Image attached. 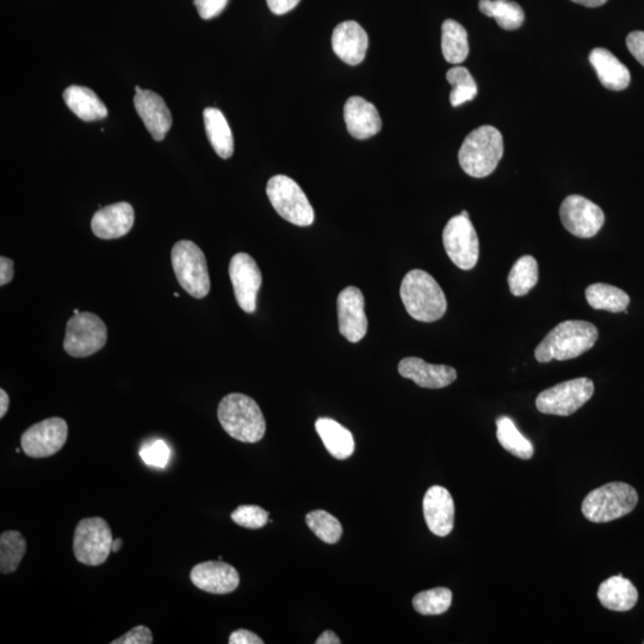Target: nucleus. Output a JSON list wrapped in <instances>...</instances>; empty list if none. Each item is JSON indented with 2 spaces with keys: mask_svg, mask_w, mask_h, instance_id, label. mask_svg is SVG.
Returning <instances> with one entry per match:
<instances>
[{
  "mask_svg": "<svg viewBox=\"0 0 644 644\" xmlns=\"http://www.w3.org/2000/svg\"><path fill=\"white\" fill-rule=\"evenodd\" d=\"M424 517L433 535L451 534L455 524V504L450 492L442 486H432L423 501Z\"/></svg>",
  "mask_w": 644,
  "mask_h": 644,
  "instance_id": "f3484780",
  "label": "nucleus"
},
{
  "mask_svg": "<svg viewBox=\"0 0 644 644\" xmlns=\"http://www.w3.org/2000/svg\"><path fill=\"white\" fill-rule=\"evenodd\" d=\"M344 120L348 132L355 139L365 140L380 133L382 128L379 110L362 97H351L344 105Z\"/></svg>",
  "mask_w": 644,
  "mask_h": 644,
  "instance_id": "4be33fe9",
  "label": "nucleus"
},
{
  "mask_svg": "<svg viewBox=\"0 0 644 644\" xmlns=\"http://www.w3.org/2000/svg\"><path fill=\"white\" fill-rule=\"evenodd\" d=\"M560 218L569 233L584 239L597 235L605 222L602 208L579 195L568 196L562 202Z\"/></svg>",
  "mask_w": 644,
  "mask_h": 644,
  "instance_id": "ddd939ff",
  "label": "nucleus"
},
{
  "mask_svg": "<svg viewBox=\"0 0 644 644\" xmlns=\"http://www.w3.org/2000/svg\"><path fill=\"white\" fill-rule=\"evenodd\" d=\"M503 154V135L497 128L482 126L464 139L458 161L470 177L485 178L497 169Z\"/></svg>",
  "mask_w": 644,
  "mask_h": 644,
  "instance_id": "20e7f679",
  "label": "nucleus"
},
{
  "mask_svg": "<svg viewBox=\"0 0 644 644\" xmlns=\"http://www.w3.org/2000/svg\"><path fill=\"white\" fill-rule=\"evenodd\" d=\"M269 512L257 505H241L232 513L235 524L246 529H262L269 522Z\"/></svg>",
  "mask_w": 644,
  "mask_h": 644,
  "instance_id": "e433bc0d",
  "label": "nucleus"
},
{
  "mask_svg": "<svg viewBox=\"0 0 644 644\" xmlns=\"http://www.w3.org/2000/svg\"><path fill=\"white\" fill-rule=\"evenodd\" d=\"M332 48L344 63L356 66L363 63L369 48V37L361 24L346 21L333 30Z\"/></svg>",
  "mask_w": 644,
  "mask_h": 644,
  "instance_id": "6ab92c4d",
  "label": "nucleus"
},
{
  "mask_svg": "<svg viewBox=\"0 0 644 644\" xmlns=\"http://www.w3.org/2000/svg\"><path fill=\"white\" fill-rule=\"evenodd\" d=\"M509 286L515 296H525L536 287L538 282V263L532 256H523L513 264L510 271Z\"/></svg>",
  "mask_w": 644,
  "mask_h": 644,
  "instance_id": "473e14b6",
  "label": "nucleus"
},
{
  "mask_svg": "<svg viewBox=\"0 0 644 644\" xmlns=\"http://www.w3.org/2000/svg\"><path fill=\"white\" fill-rule=\"evenodd\" d=\"M627 47L634 58L644 66V32H633L627 37Z\"/></svg>",
  "mask_w": 644,
  "mask_h": 644,
  "instance_id": "a19ab883",
  "label": "nucleus"
},
{
  "mask_svg": "<svg viewBox=\"0 0 644 644\" xmlns=\"http://www.w3.org/2000/svg\"><path fill=\"white\" fill-rule=\"evenodd\" d=\"M15 263L8 257L0 258V286L4 287L14 280Z\"/></svg>",
  "mask_w": 644,
  "mask_h": 644,
  "instance_id": "c03bdc74",
  "label": "nucleus"
},
{
  "mask_svg": "<svg viewBox=\"0 0 644 644\" xmlns=\"http://www.w3.org/2000/svg\"><path fill=\"white\" fill-rule=\"evenodd\" d=\"M399 373L412 380L417 386L427 389H441L457 379V371L448 365L426 363L418 357H407L399 363Z\"/></svg>",
  "mask_w": 644,
  "mask_h": 644,
  "instance_id": "a211bd4d",
  "label": "nucleus"
},
{
  "mask_svg": "<svg viewBox=\"0 0 644 644\" xmlns=\"http://www.w3.org/2000/svg\"><path fill=\"white\" fill-rule=\"evenodd\" d=\"M400 296L407 313L418 321H437L447 312L448 302L443 289L423 270L408 272L401 283Z\"/></svg>",
  "mask_w": 644,
  "mask_h": 644,
  "instance_id": "f03ea898",
  "label": "nucleus"
},
{
  "mask_svg": "<svg viewBox=\"0 0 644 644\" xmlns=\"http://www.w3.org/2000/svg\"><path fill=\"white\" fill-rule=\"evenodd\" d=\"M447 79L452 86L450 94L452 107H460V105L473 101L478 96V85H476L468 68L462 66L451 68L447 73Z\"/></svg>",
  "mask_w": 644,
  "mask_h": 644,
  "instance_id": "72a5a7b5",
  "label": "nucleus"
},
{
  "mask_svg": "<svg viewBox=\"0 0 644 644\" xmlns=\"http://www.w3.org/2000/svg\"><path fill=\"white\" fill-rule=\"evenodd\" d=\"M153 635L150 628L145 625H138V627L129 630L128 633L114 640L111 644H152Z\"/></svg>",
  "mask_w": 644,
  "mask_h": 644,
  "instance_id": "58836bf2",
  "label": "nucleus"
},
{
  "mask_svg": "<svg viewBox=\"0 0 644 644\" xmlns=\"http://www.w3.org/2000/svg\"><path fill=\"white\" fill-rule=\"evenodd\" d=\"M442 52L449 64L460 65L469 55L467 30L454 20H447L442 26Z\"/></svg>",
  "mask_w": 644,
  "mask_h": 644,
  "instance_id": "c85d7f7f",
  "label": "nucleus"
},
{
  "mask_svg": "<svg viewBox=\"0 0 644 644\" xmlns=\"http://www.w3.org/2000/svg\"><path fill=\"white\" fill-rule=\"evenodd\" d=\"M639 494L625 482H610L594 489L582 503L581 510L592 523H610L635 510Z\"/></svg>",
  "mask_w": 644,
  "mask_h": 644,
  "instance_id": "39448f33",
  "label": "nucleus"
},
{
  "mask_svg": "<svg viewBox=\"0 0 644 644\" xmlns=\"http://www.w3.org/2000/svg\"><path fill=\"white\" fill-rule=\"evenodd\" d=\"M272 207L290 224L308 227L314 222V209L300 185L288 176L272 177L266 185Z\"/></svg>",
  "mask_w": 644,
  "mask_h": 644,
  "instance_id": "0eeeda50",
  "label": "nucleus"
},
{
  "mask_svg": "<svg viewBox=\"0 0 644 644\" xmlns=\"http://www.w3.org/2000/svg\"><path fill=\"white\" fill-rule=\"evenodd\" d=\"M140 456L148 466L165 468L170 460V449L164 441L158 439L142 448Z\"/></svg>",
  "mask_w": 644,
  "mask_h": 644,
  "instance_id": "4c0bfd02",
  "label": "nucleus"
},
{
  "mask_svg": "<svg viewBox=\"0 0 644 644\" xmlns=\"http://www.w3.org/2000/svg\"><path fill=\"white\" fill-rule=\"evenodd\" d=\"M444 249L451 262L462 270H472L478 264L480 246L472 221L456 215L443 232Z\"/></svg>",
  "mask_w": 644,
  "mask_h": 644,
  "instance_id": "9b49d317",
  "label": "nucleus"
},
{
  "mask_svg": "<svg viewBox=\"0 0 644 644\" xmlns=\"http://www.w3.org/2000/svg\"><path fill=\"white\" fill-rule=\"evenodd\" d=\"M134 105L152 138L163 141L172 126V116L164 99L156 92L142 90L135 94Z\"/></svg>",
  "mask_w": 644,
  "mask_h": 644,
  "instance_id": "412c9836",
  "label": "nucleus"
},
{
  "mask_svg": "<svg viewBox=\"0 0 644 644\" xmlns=\"http://www.w3.org/2000/svg\"><path fill=\"white\" fill-rule=\"evenodd\" d=\"M301 0H266L272 14L286 15L289 11L294 10Z\"/></svg>",
  "mask_w": 644,
  "mask_h": 644,
  "instance_id": "37998d69",
  "label": "nucleus"
},
{
  "mask_svg": "<svg viewBox=\"0 0 644 644\" xmlns=\"http://www.w3.org/2000/svg\"><path fill=\"white\" fill-rule=\"evenodd\" d=\"M10 406V398L8 393L4 389H0V418H4L5 414L8 413Z\"/></svg>",
  "mask_w": 644,
  "mask_h": 644,
  "instance_id": "49530a36",
  "label": "nucleus"
},
{
  "mask_svg": "<svg viewBox=\"0 0 644 644\" xmlns=\"http://www.w3.org/2000/svg\"><path fill=\"white\" fill-rule=\"evenodd\" d=\"M204 127L210 145L222 159H228L234 153V138L231 127L219 109L207 108L203 111Z\"/></svg>",
  "mask_w": 644,
  "mask_h": 644,
  "instance_id": "bb28decb",
  "label": "nucleus"
},
{
  "mask_svg": "<svg viewBox=\"0 0 644 644\" xmlns=\"http://www.w3.org/2000/svg\"><path fill=\"white\" fill-rule=\"evenodd\" d=\"M64 101L68 108L80 120L91 122L102 120L108 115V109L99 97L85 86L72 85L64 91Z\"/></svg>",
  "mask_w": 644,
  "mask_h": 644,
  "instance_id": "a878e982",
  "label": "nucleus"
},
{
  "mask_svg": "<svg viewBox=\"0 0 644 644\" xmlns=\"http://www.w3.org/2000/svg\"><path fill=\"white\" fill-rule=\"evenodd\" d=\"M572 2L587 6V8H598L604 5L608 0H572Z\"/></svg>",
  "mask_w": 644,
  "mask_h": 644,
  "instance_id": "de8ad7c7",
  "label": "nucleus"
},
{
  "mask_svg": "<svg viewBox=\"0 0 644 644\" xmlns=\"http://www.w3.org/2000/svg\"><path fill=\"white\" fill-rule=\"evenodd\" d=\"M194 3L203 20H212L226 9L228 0H194Z\"/></svg>",
  "mask_w": 644,
  "mask_h": 644,
  "instance_id": "ea45409f",
  "label": "nucleus"
},
{
  "mask_svg": "<svg viewBox=\"0 0 644 644\" xmlns=\"http://www.w3.org/2000/svg\"><path fill=\"white\" fill-rule=\"evenodd\" d=\"M27 553V541L21 532L10 530L0 536V573H15Z\"/></svg>",
  "mask_w": 644,
  "mask_h": 644,
  "instance_id": "2f4dec72",
  "label": "nucleus"
},
{
  "mask_svg": "<svg viewBox=\"0 0 644 644\" xmlns=\"http://www.w3.org/2000/svg\"><path fill=\"white\" fill-rule=\"evenodd\" d=\"M364 307V296L356 287L345 288L338 296L339 332L350 343L361 342L368 332Z\"/></svg>",
  "mask_w": 644,
  "mask_h": 644,
  "instance_id": "2eb2a0df",
  "label": "nucleus"
},
{
  "mask_svg": "<svg viewBox=\"0 0 644 644\" xmlns=\"http://www.w3.org/2000/svg\"><path fill=\"white\" fill-rule=\"evenodd\" d=\"M228 271L238 305L245 313H255L257 296L263 282L262 271L256 260L247 253H237L231 259Z\"/></svg>",
  "mask_w": 644,
  "mask_h": 644,
  "instance_id": "4468645a",
  "label": "nucleus"
},
{
  "mask_svg": "<svg viewBox=\"0 0 644 644\" xmlns=\"http://www.w3.org/2000/svg\"><path fill=\"white\" fill-rule=\"evenodd\" d=\"M598 599L605 609L627 612L633 610L639 602V591L633 582L619 574L602 582L598 590Z\"/></svg>",
  "mask_w": 644,
  "mask_h": 644,
  "instance_id": "b1692460",
  "label": "nucleus"
},
{
  "mask_svg": "<svg viewBox=\"0 0 644 644\" xmlns=\"http://www.w3.org/2000/svg\"><path fill=\"white\" fill-rule=\"evenodd\" d=\"M113 532L101 517L80 520L73 537V553L82 565L97 567L113 553Z\"/></svg>",
  "mask_w": 644,
  "mask_h": 644,
  "instance_id": "6e6552de",
  "label": "nucleus"
},
{
  "mask_svg": "<svg viewBox=\"0 0 644 644\" xmlns=\"http://www.w3.org/2000/svg\"><path fill=\"white\" fill-rule=\"evenodd\" d=\"M643 643H644V641H643Z\"/></svg>",
  "mask_w": 644,
  "mask_h": 644,
  "instance_id": "864d4df0",
  "label": "nucleus"
},
{
  "mask_svg": "<svg viewBox=\"0 0 644 644\" xmlns=\"http://www.w3.org/2000/svg\"><path fill=\"white\" fill-rule=\"evenodd\" d=\"M134 221L132 204L119 202L99 209L91 220V228L97 238L113 240L125 237L132 231Z\"/></svg>",
  "mask_w": 644,
  "mask_h": 644,
  "instance_id": "aec40b11",
  "label": "nucleus"
},
{
  "mask_svg": "<svg viewBox=\"0 0 644 644\" xmlns=\"http://www.w3.org/2000/svg\"><path fill=\"white\" fill-rule=\"evenodd\" d=\"M229 644H263L264 641L260 639L255 633L249 630L239 629L234 631L228 640Z\"/></svg>",
  "mask_w": 644,
  "mask_h": 644,
  "instance_id": "79ce46f5",
  "label": "nucleus"
},
{
  "mask_svg": "<svg viewBox=\"0 0 644 644\" xmlns=\"http://www.w3.org/2000/svg\"><path fill=\"white\" fill-rule=\"evenodd\" d=\"M68 425L63 418H48L30 426L23 432L21 447L29 457H51L67 442Z\"/></svg>",
  "mask_w": 644,
  "mask_h": 644,
  "instance_id": "f8f14e48",
  "label": "nucleus"
},
{
  "mask_svg": "<svg viewBox=\"0 0 644 644\" xmlns=\"http://www.w3.org/2000/svg\"><path fill=\"white\" fill-rule=\"evenodd\" d=\"M451 603L452 592L449 588L437 587L433 588V590L418 593L413 599V608L420 615L436 616L447 612Z\"/></svg>",
  "mask_w": 644,
  "mask_h": 644,
  "instance_id": "f704fd0d",
  "label": "nucleus"
},
{
  "mask_svg": "<svg viewBox=\"0 0 644 644\" xmlns=\"http://www.w3.org/2000/svg\"><path fill=\"white\" fill-rule=\"evenodd\" d=\"M590 63L596 70L604 88L612 91H622L628 88L631 80L628 67L622 64L608 49H593L590 54Z\"/></svg>",
  "mask_w": 644,
  "mask_h": 644,
  "instance_id": "5701e85b",
  "label": "nucleus"
},
{
  "mask_svg": "<svg viewBox=\"0 0 644 644\" xmlns=\"http://www.w3.org/2000/svg\"><path fill=\"white\" fill-rule=\"evenodd\" d=\"M593 393V382L586 377H580L544 390L537 396L536 407L543 414L568 417L590 401Z\"/></svg>",
  "mask_w": 644,
  "mask_h": 644,
  "instance_id": "9d476101",
  "label": "nucleus"
},
{
  "mask_svg": "<svg viewBox=\"0 0 644 644\" xmlns=\"http://www.w3.org/2000/svg\"><path fill=\"white\" fill-rule=\"evenodd\" d=\"M218 418L229 436L243 443H258L266 432V423L257 402L245 394L232 393L221 400Z\"/></svg>",
  "mask_w": 644,
  "mask_h": 644,
  "instance_id": "7ed1b4c3",
  "label": "nucleus"
},
{
  "mask_svg": "<svg viewBox=\"0 0 644 644\" xmlns=\"http://www.w3.org/2000/svg\"><path fill=\"white\" fill-rule=\"evenodd\" d=\"M460 215H462L463 218L469 219V214H468V212H466V210H463V212Z\"/></svg>",
  "mask_w": 644,
  "mask_h": 644,
  "instance_id": "8fccbe9b",
  "label": "nucleus"
},
{
  "mask_svg": "<svg viewBox=\"0 0 644 644\" xmlns=\"http://www.w3.org/2000/svg\"><path fill=\"white\" fill-rule=\"evenodd\" d=\"M497 437L501 447L511 452L513 456L530 460L535 454L534 444L520 433L509 417H500L497 420Z\"/></svg>",
  "mask_w": 644,
  "mask_h": 644,
  "instance_id": "7c9ffc66",
  "label": "nucleus"
},
{
  "mask_svg": "<svg viewBox=\"0 0 644 644\" xmlns=\"http://www.w3.org/2000/svg\"><path fill=\"white\" fill-rule=\"evenodd\" d=\"M175 297H177V299H178V297H179V294H178V293H175Z\"/></svg>",
  "mask_w": 644,
  "mask_h": 644,
  "instance_id": "603ef678",
  "label": "nucleus"
},
{
  "mask_svg": "<svg viewBox=\"0 0 644 644\" xmlns=\"http://www.w3.org/2000/svg\"><path fill=\"white\" fill-rule=\"evenodd\" d=\"M599 337L598 328L582 320L563 321L551 330L535 350L540 363L568 361L591 350Z\"/></svg>",
  "mask_w": 644,
  "mask_h": 644,
  "instance_id": "f257e3e1",
  "label": "nucleus"
},
{
  "mask_svg": "<svg viewBox=\"0 0 644 644\" xmlns=\"http://www.w3.org/2000/svg\"><path fill=\"white\" fill-rule=\"evenodd\" d=\"M317 644H340L339 637L333 633L332 630H326L325 633H322L317 641Z\"/></svg>",
  "mask_w": 644,
  "mask_h": 644,
  "instance_id": "a18cd8bd",
  "label": "nucleus"
},
{
  "mask_svg": "<svg viewBox=\"0 0 644 644\" xmlns=\"http://www.w3.org/2000/svg\"><path fill=\"white\" fill-rule=\"evenodd\" d=\"M78 313H80L78 309H74V314H78Z\"/></svg>",
  "mask_w": 644,
  "mask_h": 644,
  "instance_id": "3c124183",
  "label": "nucleus"
},
{
  "mask_svg": "<svg viewBox=\"0 0 644 644\" xmlns=\"http://www.w3.org/2000/svg\"><path fill=\"white\" fill-rule=\"evenodd\" d=\"M315 430H317L327 451L337 460H346V458L354 454V436L338 421L330 418H320L315 423Z\"/></svg>",
  "mask_w": 644,
  "mask_h": 644,
  "instance_id": "393cba45",
  "label": "nucleus"
},
{
  "mask_svg": "<svg viewBox=\"0 0 644 644\" xmlns=\"http://www.w3.org/2000/svg\"><path fill=\"white\" fill-rule=\"evenodd\" d=\"M108 328L98 315L90 312L74 314L67 321L64 349L76 358L89 357L104 348Z\"/></svg>",
  "mask_w": 644,
  "mask_h": 644,
  "instance_id": "1a4fd4ad",
  "label": "nucleus"
},
{
  "mask_svg": "<svg viewBox=\"0 0 644 644\" xmlns=\"http://www.w3.org/2000/svg\"><path fill=\"white\" fill-rule=\"evenodd\" d=\"M479 9L505 30H517L525 21L524 10L512 0H480Z\"/></svg>",
  "mask_w": 644,
  "mask_h": 644,
  "instance_id": "c756f323",
  "label": "nucleus"
},
{
  "mask_svg": "<svg viewBox=\"0 0 644 644\" xmlns=\"http://www.w3.org/2000/svg\"><path fill=\"white\" fill-rule=\"evenodd\" d=\"M122 547V540L120 538H117V540H114L113 542V553H117Z\"/></svg>",
  "mask_w": 644,
  "mask_h": 644,
  "instance_id": "09e8293b",
  "label": "nucleus"
},
{
  "mask_svg": "<svg viewBox=\"0 0 644 644\" xmlns=\"http://www.w3.org/2000/svg\"><path fill=\"white\" fill-rule=\"evenodd\" d=\"M190 580L201 591L212 594L232 593L240 584L237 569L222 560L198 563L191 569Z\"/></svg>",
  "mask_w": 644,
  "mask_h": 644,
  "instance_id": "dca6fc26",
  "label": "nucleus"
},
{
  "mask_svg": "<svg viewBox=\"0 0 644 644\" xmlns=\"http://www.w3.org/2000/svg\"><path fill=\"white\" fill-rule=\"evenodd\" d=\"M306 523L322 542L336 544L343 535V526L339 520L324 510L309 512Z\"/></svg>",
  "mask_w": 644,
  "mask_h": 644,
  "instance_id": "c9c22d12",
  "label": "nucleus"
},
{
  "mask_svg": "<svg viewBox=\"0 0 644 644\" xmlns=\"http://www.w3.org/2000/svg\"><path fill=\"white\" fill-rule=\"evenodd\" d=\"M171 262L179 284L190 296L203 299L209 294L206 256L193 241H178L171 251Z\"/></svg>",
  "mask_w": 644,
  "mask_h": 644,
  "instance_id": "423d86ee",
  "label": "nucleus"
},
{
  "mask_svg": "<svg viewBox=\"0 0 644 644\" xmlns=\"http://www.w3.org/2000/svg\"><path fill=\"white\" fill-rule=\"evenodd\" d=\"M586 300L592 308L611 313L627 312L630 305V297L624 290L605 283H596L588 287Z\"/></svg>",
  "mask_w": 644,
  "mask_h": 644,
  "instance_id": "cd10ccee",
  "label": "nucleus"
}]
</instances>
